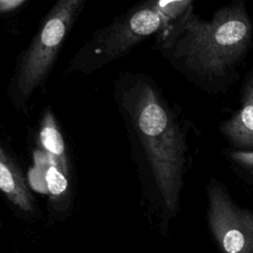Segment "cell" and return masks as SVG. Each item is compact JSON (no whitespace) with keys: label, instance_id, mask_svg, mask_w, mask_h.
Returning <instances> with one entry per match:
<instances>
[{"label":"cell","instance_id":"obj_5","mask_svg":"<svg viewBox=\"0 0 253 253\" xmlns=\"http://www.w3.org/2000/svg\"><path fill=\"white\" fill-rule=\"evenodd\" d=\"M209 224L221 253H253V213L216 185L209 189Z\"/></svg>","mask_w":253,"mask_h":253},{"label":"cell","instance_id":"obj_10","mask_svg":"<svg viewBox=\"0 0 253 253\" xmlns=\"http://www.w3.org/2000/svg\"><path fill=\"white\" fill-rule=\"evenodd\" d=\"M230 157L244 167L253 168V151H232Z\"/></svg>","mask_w":253,"mask_h":253},{"label":"cell","instance_id":"obj_7","mask_svg":"<svg viewBox=\"0 0 253 253\" xmlns=\"http://www.w3.org/2000/svg\"><path fill=\"white\" fill-rule=\"evenodd\" d=\"M221 129L234 144L253 146V77L245 86L241 109L222 125Z\"/></svg>","mask_w":253,"mask_h":253},{"label":"cell","instance_id":"obj_2","mask_svg":"<svg viewBox=\"0 0 253 253\" xmlns=\"http://www.w3.org/2000/svg\"><path fill=\"white\" fill-rule=\"evenodd\" d=\"M184 55L188 65L206 74H218L244 52L251 24L241 3L219 10L211 21L194 15L186 23Z\"/></svg>","mask_w":253,"mask_h":253},{"label":"cell","instance_id":"obj_6","mask_svg":"<svg viewBox=\"0 0 253 253\" xmlns=\"http://www.w3.org/2000/svg\"><path fill=\"white\" fill-rule=\"evenodd\" d=\"M0 191L17 208L26 212L35 211L34 198L24 176L8 152L0 145Z\"/></svg>","mask_w":253,"mask_h":253},{"label":"cell","instance_id":"obj_9","mask_svg":"<svg viewBox=\"0 0 253 253\" xmlns=\"http://www.w3.org/2000/svg\"><path fill=\"white\" fill-rule=\"evenodd\" d=\"M46 155V154H45ZM47 167L44 173V185L53 204H60L69 197V181L67 175L47 155Z\"/></svg>","mask_w":253,"mask_h":253},{"label":"cell","instance_id":"obj_8","mask_svg":"<svg viewBox=\"0 0 253 253\" xmlns=\"http://www.w3.org/2000/svg\"><path fill=\"white\" fill-rule=\"evenodd\" d=\"M40 141L45 154L67 175L68 167L64 140L50 110H46L42 117L40 127Z\"/></svg>","mask_w":253,"mask_h":253},{"label":"cell","instance_id":"obj_3","mask_svg":"<svg viewBox=\"0 0 253 253\" xmlns=\"http://www.w3.org/2000/svg\"><path fill=\"white\" fill-rule=\"evenodd\" d=\"M84 0L57 1L25 51L17 75L19 96L27 99L45 79Z\"/></svg>","mask_w":253,"mask_h":253},{"label":"cell","instance_id":"obj_4","mask_svg":"<svg viewBox=\"0 0 253 253\" xmlns=\"http://www.w3.org/2000/svg\"><path fill=\"white\" fill-rule=\"evenodd\" d=\"M169 19L158 1L132 9L128 14L98 33L91 43V63H106L126 54L132 47L157 32Z\"/></svg>","mask_w":253,"mask_h":253},{"label":"cell","instance_id":"obj_1","mask_svg":"<svg viewBox=\"0 0 253 253\" xmlns=\"http://www.w3.org/2000/svg\"><path fill=\"white\" fill-rule=\"evenodd\" d=\"M129 113L165 209L175 214L184 165V143L179 128L155 90L147 84L135 89Z\"/></svg>","mask_w":253,"mask_h":253},{"label":"cell","instance_id":"obj_11","mask_svg":"<svg viewBox=\"0 0 253 253\" xmlns=\"http://www.w3.org/2000/svg\"><path fill=\"white\" fill-rule=\"evenodd\" d=\"M26 0H0V14L9 13L26 4Z\"/></svg>","mask_w":253,"mask_h":253}]
</instances>
